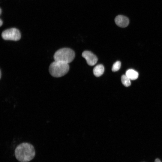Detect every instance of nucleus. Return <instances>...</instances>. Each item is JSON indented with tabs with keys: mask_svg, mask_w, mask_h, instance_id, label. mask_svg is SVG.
I'll use <instances>...</instances> for the list:
<instances>
[{
	"mask_svg": "<svg viewBox=\"0 0 162 162\" xmlns=\"http://www.w3.org/2000/svg\"><path fill=\"white\" fill-rule=\"evenodd\" d=\"M3 24V22L2 21V20L1 19L0 20V26H1Z\"/></svg>",
	"mask_w": 162,
	"mask_h": 162,
	"instance_id": "12",
	"label": "nucleus"
},
{
	"mask_svg": "<svg viewBox=\"0 0 162 162\" xmlns=\"http://www.w3.org/2000/svg\"><path fill=\"white\" fill-rule=\"evenodd\" d=\"M154 162H161L160 160L158 158H156L154 160Z\"/></svg>",
	"mask_w": 162,
	"mask_h": 162,
	"instance_id": "11",
	"label": "nucleus"
},
{
	"mask_svg": "<svg viewBox=\"0 0 162 162\" xmlns=\"http://www.w3.org/2000/svg\"><path fill=\"white\" fill-rule=\"evenodd\" d=\"M115 22L117 26L122 28L127 27L129 23L128 18L121 15H118L115 17Z\"/></svg>",
	"mask_w": 162,
	"mask_h": 162,
	"instance_id": "6",
	"label": "nucleus"
},
{
	"mask_svg": "<svg viewBox=\"0 0 162 162\" xmlns=\"http://www.w3.org/2000/svg\"><path fill=\"white\" fill-rule=\"evenodd\" d=\"M69 69L68 64L55 61L50 65L49 71L52 76L59 77L66 74Z\"/></svg>",
	"mask_w": 162,
	"mask_h": 162,
	"instance_id": "2",
	"label": "nucleus"
},
{
	"mask_svg": "<svg viewBox=\"0 0 162 162\" xmlns=\"http://www.w3.org/2000/svg\"><path fill=\"white\" fill-rule=\"evenodd\" d=\"M75 54L72 49L64 48L57 50L53 56L55 61L68 64L72 62L75 57Z\"/></svg>",
	"mask_w": 162,
	"mask_h": 162,
	"instance_id": "3",
	"label": "nucleus"
},
{
	"mask_svg": "<svg viewBox=\"0 0 162 162\" xmlns=\"http://www.w3.org/2000/svg\"><path fill=\"white\" fill-rule=\"evenodd\" d=\"M82 56L85 59L87 64L90 66H93L97 62V57L91 52L85 51L82 53Z\"/></svg>",
	"mask_w": 162,
	"mask_h": 162,
	"instance_id": "5",
	"label": "nucleus"
},
{
	"mask_svg": "<svg viewBox=\"0 0 162 162\" xmlns=\"http://www.w3.org/2000/svg\"><path fill=\"white\" fill-rule=\"evenodd\" d=\"M121 63L119 61H117L113 65L112 68V71L116 72L118 71L120 68Z\"/></svg>",
	"mask_w": 162,
	"mask_h": 162,
	"instance_id": "10",
	"label": "nucleus"
},
{
	"mask_svg": "<svg viewBox=\"0 0 162 162\" xmlns=\"http://www.w3.org/2000/svg\"><path fill=\"white\" fill-rule=\"evenodd\" d=\"M125 75L130 80H134L137 79L139 74L137 72L133 69H129L126 72Z\"/></svg>",
	"mask_w": 162,
	"mask_h": 162,
	"instance_id": "7",
	"label": "nucleus"
},
{
	"mask_svg": "<svg viewBox=\"0 0 162 162\" xmlns=\"http://www.w3.org/2000/svg\"><path fill=\"white\" fill-rule=\"evenodd\" d=\"M35 151L33 146L28 142H23L18 145L15 150L16 159L20 162H27L34 157Z\"/></svg>",
	"mask_w": 162,
	"mask_h": 162,
	"instance_id": "1",
	"label": "nucleus"
},
{
	"mask_svg": "<svg viewBox=\"0 0 162 162\" xmlns=\"http://www.w3.org/2000/svg\"><path fill=\"white\" fill-rule=\"evenodd\" d=\"M0 78H1V71H0Z\"/></svg>",
	"mask_w": 162,
	"mask_h": 162,
	"instance_id": "14",
	"label": "nucleus"
},
{
	"mask_svg": "<svg viewBox=\"0 0 162 162\" xmlns=\"http://www.w3.org/2000/svg\"><path fill=\"white\" fill-rule=\"evenodd\" d=\"M121 80L122 84L125 86L128 87L131 85L130 80L125 74L122 76Z\"/></svg>",
	"mask_w": 162,
	"mask_h": 162,
	"instance_id": "9",
	"label": "nucleus"
},
{
	"mask_svg": "<svg viewBox=\"0 0 162 162\" xmlns=\"http://www.w3.org/2000/svg\"><path fill=\"white\" fill-rule=\"evenodd\" d=\"M1 35L2 38L4 40L14 41L19 40L21 37L20 31L15 28H9L4 31Z\"/></svg>",
	"mask_w": 162,
	"mask_h": 162,
	"instance_id": "4",
	"label": "nucleus"
},
{
	"mask_svg": "<svg viewBox=\"0 0 162 162\" xmlns=\"http://www.w3.org/2000/svg\"><path fill=\"white\" fill-rule=\"evenodd\" d=\"M0 15L1 14V13H2V9L1 8H0Z\"/></svg>",
	"mask_w": 162,
	"mask_h": 162,
	"instance_id": "13",
	"label": "nucleus"
},
{
	"mask_svg": "<svg viewBox=\"0 0 162 162\" xmlns=\"http://www.w3.org/2000/svg\"><path fill=\"white\" fill-rule=\"evenodd\" d=\"M104 70V66L102 64H98L94 68L93 73L96 76L99 77L103 74Z\"/></svg>",
	"mask_w": 162,
	"mask_h": 162,
	"instance_id": "8",
	"label": "nucleus"
}]
</instances>
